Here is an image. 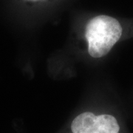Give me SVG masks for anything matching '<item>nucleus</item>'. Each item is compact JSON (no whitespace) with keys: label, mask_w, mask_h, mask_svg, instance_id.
I'll return each instance as SVG.
<instances>
[{"label":"nucleus","mask_w":133,"mask_h":133,"mask_svg":"<svg viewBox=\"0 0 133 133\" xmlns=\"http://www.w3.org/2000/svg\"><path fill=\"white\" fill-rule=\"evenodd\" d=\"M122 35V27L113 17L106 15L95 16L86 27V38L88 51L92 57L104 56L118 41Z\"/></svg>","instance_id":"obj_1"},{"label":"nucleus","mask_w":133,"mask_h":133,"mask_svg":"<svg viewBox=\"0 0 133 133\" xmlns=\"http://www.w3.org/2000/svg\"><path fill=\"white\" fill-rule=\"evenodd\" d=\"M120 127L116 118L110 115L96 116L95 123L90 129L76 133H119Z\"/></svg>","instance_id":"obj_2"}]
</instances>
